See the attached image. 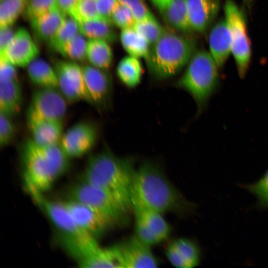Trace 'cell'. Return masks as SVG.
<instances>
[{"label": "cell", "mask_w": 268, "mask_h": 268, "mask_svg": "<svg viewBox=\"0 0 268 268\" xmlns=\"http://www.w3.org/2000/svg\"><path fill=\"white\" fill-rule=\"evenodd\" d=\"M56 8V0H28L24 11L31 21Z\"/></svg>", "instance_id": "obj_35"}, {"label": "cell", "mask_w": 268, "mask_h": 268, "mask_svg": "<svg viewBox=\"0 0 268 268\" xmlns=\"http://www.w3.org/2000/svg\"><path fill=\"white\" fill-rule=\"evenodd\" d=\"M133 13L136 21L156 19L143 0H118Z\"/></svg>", "instance_id": "obj_38"}, {"label": "cell", "mask_w": 268, "mask_h": 268, "mask_svg": "<svg viewBox=\"0 0 268 268\" xmlns=\"http://www.w3.org/2000/svg\"><path fill=\"white\" fill-rule=\"evenodd\" d=\"M225 20L231 39V53L234 57L238 74L244 78L249 69L251 59V41L248 35L245 15L232 0L224 5Z\"/></svg>", "instance_id": "obj_7"}, {"label": "cell", "mask_w": 268, "mask_h": 268, "mask_svg": "<svg viewBox=\"0 0 268 268\" xmlns=\"http://www.w3.org/2000/svg\"><path fill=\"white\" fill-rule=\"evenodd\" d=\"M195 49L191 39L165 30L146 59L150 73L158 80L176 75L187 65Z\"/></svg>", "instance_id": "obj_6"}, {"label": "cell", "mask_w": 268, "mask_h": 268, "mask_svg": "<svg viewBox=\"0 0 268 268\" xmlns=\"http://www.w3.org/2000/svg\"><path fill=\"white\" fill-rule=\"evenodd\" d=\"M134 170L131 160L121 158L107 149L90 155L83 180L112 194L127 209L132 207V184Z\"/></svg>", "instance_id": "obj_2"}, {"label": "cell", "mask_w": 268, "mask_h": 268, "mask_svg": "<svg viewBox=\"0 0 268 268\" xmlns=\"http://www.w3.org/2000/svg\"><path fill=\"white\" fill-rule=\"evenodd\" d=\"M31 138L43 145L59 144L64 133L63 121L54 120H37L27 122Z\"/></svg>", "instance_id": "obj_18"}, {"label": "cell", "mask_w": 268, "mask_h": 268, "mask_svg": "<svg viewBox=\"0 0 268 268\" xmlns=\"http://www.w3.org/2000/svg\"><path fill=\"white\" fill-rule=\"evenodd\" d=\"M67 16L58 8L30 21L32 28L40 40L49 42L64 22Z\"/></svg>", "instance_id": "obj_22"}, {"label": "cell", "mask_w": 268, "mask_h": 268, "mask_svg": "<svg viewBox=\"0 0 268 268\" xmlns=\"http://www.w3.org/2000/svg\"><path fill=\"white\" fill-rule=\"evenodd\" d=\"M58 78V88L70 102L83 101L91 104L86 86L82 66L73 61H58L54 65Z\"/></svg>", "instance_id": "obj_10"}, {"label": "cell", "mask_w": 268, "mask_h": 268, "mask_svg": "<svg viewBox=\"0 0 268 268\" xmlns=\"http://www.w3.org/2000/svg\"><path fill=\"white\" fill-rule=\"evenodd\" d=\"M69 198L99 211L113 224L122 221L128 210L110 193L84 180L71 188Z\"/></svg>", "instance_id": "obj_8"}, {"label": "cell", "mask_w": 268, "mask_h": 268, "mask_svg": "<svg viewBox=\"0 0 268 268\" xmlns=\"http://www.w3.org/2000/svg\"><path fill=\"white\" fill-rule=\"evenodd\" d=\"M16 67L8 60L0 58V80L18 79Z\"/></svg>", "instance_id": "obj_42"}, {"label": "cell", "mask_w": 268, "mask_h": 268, "mask_svg": "<svg viewBox=\"0 0 268 268\" xmlns=\"http://www.w3.org/2000/svg\"><path fill=\"white\" fill-rule=\"evenodd\" d=\"M132 206L135 214L142 219L160 242L168 237L170 227L161 213L136 203L132 204Z\"/></svg>", "instance_id": "obj_25"}, {"label": "cell", "mask_w": 268, "mask_h": 268, "mask_svg": "<svg viewBox=\"0 0 268 268\" xmlns=\"http://www.w3.org/2000/svg\"><path fill=\"white\" fill-rule=\"evenodd\" d=\"M78 24L79 33L88 39H102L110 43L117 39L112 24L102 19L83 21Z\"/></svg>", "instance_id": "obj_27"}, {"label": "cell", "mask_w": 268, "mask_h": 268, "mask_svg": "<svg viewBox=\"0 0 268 268\" xmlns=\"http://www.w3.org/2000/svg\"><path fill=\"white\" fill-rule=\"evenodd\" d=\"M161 13L167 22L175 29L183 32L192 30L185 0H173L170 5Z\"/></svg>", "instance_id": "obj_28"}, {"label": "cell", "mask_w": 268, "mask_h": 268, "mask_svg": "<svg viewBox=\"0 0 268 268\" xmlns=\"http://www.w3.org/2000/svg\"><path fill=\"white\" fill-rule=\"evenodd\" d=\"M97 137V130L94 125L87 122H80L63 133L59 145L69 158H79L93 148Z\"/></svg>", "instance_id": "obj_11"}, {"label": "cell", "mask_w": 268, "mask_h": 268, "mask_svg": "<svg viewBox=\"0 0 268 268\" xmlns=\"http://www.w3.org/2000/svg\"><path fill=\"white\" fill-rule=\"evenodd\" d=\"M119 37L123 48L129 55L147 58L150 44L133 28L121 30Z\"/></svg>", "instance_id": "obj_26"}, {"label": "cell", "mask_w": 268, "mask_h": 268, "mask_svg": "<svg viewBox=\"0 0 268 268\" xmlns=\"http://www.w3.org/2000/svg\"><path fill=\"white\" fill-rule=\"evenodd\" d=\"M72 17L78 23L101 19L97 11L96 0H78Z\"/></svg>", "instance_id": "obj_36"}, {"label": "cell", "mask_w": 268, "mask_h": 268, "mask_svg": "<svg viewBox=\"0 0 268 268\" xmlns=\"http://www.w3.org/2000/svg\"><path fill=\"white\" fill-rule=\"evenodd\" d=\"M15 126L12 117L0 113V146L9 145L15 134Z\"/></svg>", "instance_id": "obj_39"}, {"label": "cell", "mask_w": 268, "mask_h": 268, "mask_svg": "<svg viewBox=\"0 0 268 268\" xmlns=\"http://www.w3.org/2000/svg\"><path fill=\"white\" fill-rule=\"evenodd\" d=\"M39 54V48L30 32L21 27L14 32L5 50L0 54V58L8 60L16 67H26Z\"/></svg>", "instance_id": "obj_13"}, {"label": "cell", "mask_w": 268, "mask_h": 268, "mask_svg": "<svg viewBox=\"0 0 268 268\" xmlns=\"http://www.w3.org/2000/svg\"><path fill=\"white\" fill-rule=\"evenodd\" d=\"M31 197L55 229L59 244L78 263L99 246L96 238L76 224L61 202L50 200L44 194Z\"/></svg>", "instance_id": "obj_4"}, {"label": "cell", "mask_w": 268, "mask_h": 268, "mask_svg": "<svg viewBox=\"0 0 268 268\" xmlns=\"http://www.w3.org/2000/svg\"><path fill=\"white\" fill-rule=\"evenodd\" d=\"M161 12L165 10L171 3L173 0H150Z\"/></svg>", "instance_id": "obj_46"}, {"label": "cell", "mask_w": 268, "mask_h": 268, "mask_svg": "<svg viewBox=\"0 0 268 268\" xmlns=\"http://www.w3.org/2000/svg\"><path fill=\"white\" fill-rule=\"evenodd\" d=\"M87 60L92 66L106 70L111 66L113 54L109 42L102 39H88Z\"/></svg>", "instance_id": "obj_24"}, {"label": "cell", "mask_w": 268, "mask_h": 268, "mask_svg": "<svg viewBox=\"0 0 268 268\" xmlns=\"http://www.w3.org/2000/svg\"><path fill=\"white\" fill-rule=\"evenodd\" d=\"M209 47L210 54L221 69L231 53L230 33L225 19L219 21L211 29Z\"/></svg>", "instance_id": "obj_17"}, {"label": "cell", "mask_w": 268, "mask_h": 268, "mask_svg": "<svg viewBox=\"0 0 268 268\" xmlns=\"http://www.w3.org/2000/svg\"><path fill=\"white\" fill-rule=\"evenodd\" d=\"M78 0H56L58 9L66 16L72 17Z\"/></svg>", "instance_id": "obj_44"}, {"label": "cell", "mask_w": 268, "mask_h": 268, "mask_svg": "<svg viewBox=\"0 0 268 268\" xmlns=\"http://www.w3.org/2000/svg\"><path fill=\"white\" fill-rule=\"evenodd\" d=\"M61 203L76 224L87 234L96 239L113 224L104 215L80 202L69 199Z\"/></svg>", "instance_id": "obj_12"}, {"label": "cell", "mask_w": 268, "mask_h": 268, "mask_svg": "<svg viewBox=\"0 0 268 268\" xmlns=\"http://www.w3.org/2000/svg\"><path fill=\"white\" fill-rule=\"evenodd\" d=\"M68 17L49 42L54 50L63 56L67 45L79 33L78 22L72 17Z\"/></svg>", "instance_id": "obj_29"}, {"label": "cell", "mask_w": 268, "mask_h": 268, "mask_svg": "<svg viewBox=\"0 0 268 268\" xmlns=\"http://www.w3.org/2000/svg\"><path fill=\"white\" fill-rule=\"evenodd\" d=\"M192 30L204 32L219 10L218 0H185Z\"/></svg>", "instance_id": "obj_16"}, {"label": "cell", "mask_w": 268, "mask_h": 268, "mask_svg": "<svg viewBox=\"0 0 268 268\" xmlns=\"http://www.w3.org/2000/svg\"><path fill=\"white\" fill-rule=\"evenodd\" d=\"M117 76L120 81L128 88L138 86L142 76V67L139 58L127 56L118 63L116 69Z\"/></svg>", "instance_id": "obj_23"}, {"label": "cell", "mask_w": 268, "mask_h": 268, "mask_svg": "<svg viewBox=\"0 0 268 268\" xmlns=\"http://www.w3.org/2000/svg\"><path fill=\"white\" fill-rule=\"evenodd\" d=\"M96 7L100 18L111 24L112 14L119 3L118 0H96Z\"/></svg>", "instance_id": "obj_41"}, {"label": "cell", "mask_w": 268, "mask_h": 268, "mask_svg": "<svg viewBox=\"0 0 268 268\" xmlns=\"http://www.w3.org/2000/svg\"><path fill=\"white\" fill-rule=\"evenodd\" d=\"M14 32L10 27L0 28V54L5 50L11 42Z\"/></svg>", "instance_id": "obj_45"}, {"label": "cell", "mask_w": 268, "mask_h": 268, "mask_svg": "<svg viewBox=\"0 0 268 268\" xmlns=\"http://www.w3.org/2000/svg\"><path fill=\"white\" fill-rule=\"evenodd\" d=\"M80 33L77 34L66 47L64 57L73 61H82L87 59V41Z\"/></svg>", "instance_id": "obj_34"}, {"label": "cell", "mask_w": 268, "mask_h": 268, "mask_svg": "<svg viewBox=\"0 0 268 268\" xmlns=\"http://www.w3.org/2000/svg\"><path fill=\"white\" fill-rule=\"evenodd\" d=\"M131 201L132 205L138 204L161 213L178 210L184 202L174 186L157 167L148 162L143 163L134 171Z\"/></svg>", "instance_id": "obj_3"}, {"label": "cell", "mask_w": 268, "mask_h": 268, "mask_svg": "<svg viewBox=\"0 0 268 268\" xmlns=\"http://www.w3.org/2000/svg\"><path fill=\"white\" fill-rule=\"evenodd\" d=\"M82 69L92 105L99 109L107 108L110 105L113 91L111 76L106 70L90 64L82 66Z\"/></svg>", "instance_id": "obj_14"}, {"label": "cell", "mask_w": 268, "mask_h": 268, "mask_svg": "<svg viewBox=\"0 0 268 268\" xmlns=\"http://www.w3.org/2000/svg\"><path fill=\"white\" fill-rule=\"evenodd\" d=\"M124 268H156L158 261L152 253L149 245L136 235L118 244Z\"/></svg>", "instance_id": "obj_15"}, {"label": "cell", "mask_w": 268, "mask_h": 268, "mask_svg": "<svg viewBox=\"0 0 268 268\" xmlns=\"http://www.w3.org/2000/svg\"><path fill=\"white\" fill-rule=\"evenodd\" d=\"M135 216V230L137 237L146 244L150 246L160 242L156 236L138 215Z\"/></svg>", "instance_id": "obj_40"}, {"label": "cell", "mask_w": 268, "mask_h": 268, "mask_svg": "<svg viewBox=\"0 0 268 268\" xmlns=\"http://www.w3.org/2000/svg\"><path fill=\"white\" fill-rule=\"evenodd\" d=\"M219 69L209 52L203 50L196 51L175 83L176 87L193 98L198 114L206 108L210 98L219 89Z\"/></svg>", "instance_id": "obj_5"}, {"label": "cell", "mask_w": 268, "mask_h": 268, "mask_svg": "<svg viewBox=\"0 0 268 268\" xmlns=\"http://www.w3.org/2000/svg\"><path fill=\"white\" fill-rule=\"evenodd\" d=\"M28 0H0V28L11 27L25 10Z\"/></svg>", "instance_id": "obj_30"}, {"label": "cell", "mask_w": 268, "mask_h": 268, "mask_svg": "<svg viewBox=\"0 0 268 268\" xmlns=\"http://www.w3.org/2000/svg\"><path fill=\"white\" fill-rule=\"evenodd\" d=\"M78 264L84 268H124L118 245L107 248L99 246Z\"/></svg>", "instance_id": "obj_20"}, {"label": "cell", "mask_w": 268, "mask_h": 268, "mask_svg": "<svg viewBox=\"0 0 268 268\" xmlns=\"http://www.w3.org/2000/svg\"><path fill=\"white\" fill-rule=\"evenodd\" d=\"M26 68L29 80L38 88H58V78L54 67L45 60L37 58Z\"/></svg>", "instance_id": "obj_21"}, {"label": "cell", "mask_w": 268, "mask_h": 268, "mask_svg": "<svg viewBox=\"0 0 268 268\" xmlns=\"http://www.w3.org/2000/svg\"><path fill=\"white\" fill-rule=\"evenodd\" d=\"M248 6H250L253 2V0H242Z\"/></svg>", "instance_id": "obj_47"}, {"label": "cell", "mask_w": 268, "mask_h": 268, "mask_svg": "<svg viewBox=\"0 0 268 268\" xmlns=\"http://www.w3.org/2000/svg\"><path fill=\"white\" fill-rule=\"evenodd\" d=\"M166 256L171 264L175 267L188 268V265L173 243L167 248Z\"/></svg>", "instance_id": "obj_43"}, {"label": "cell", "mask_w": 268, "mask_h": 268, "mask_svg": "<svg viewBox=\"0 0 268 268\" xmlns=\"http://www.w3.org/2000/svg\"><path fill=\"white\" fill-rule=\"evenodd\" d=\"M21 153L25 186L31 196L44 194L69 167L70 159L59 144L43 145L30 138Z\"/></svg>", "instance_id": "obj_1"}, {"label": "cell", "mask_w": 268, "mask_h": 268, "mask_svg": "<svg viewBox=\"0 0 268 268\" xmlns=\"http://www.w3.org/2000/svg\"><path fill=\"white\" fill-rule=\"evenodd\" d=\"M187 263L188 268L198 265L200 259V252L197 245L192 241L180 238L172 242Z\"/></svg>", "instance_id": "obj_33"}, {"label": "cell", "mask_w": 268, "mask_h": 268, "mask_svg": "<svg viewBox=\"0 0 268 268\" xmlns=\"http://www.w3.org/2000/svg\"><path fill=\"white\" fill-rule=\"evenodd\" d=\"M242 187L256 197L258 208L268 209V168L257 181Z\"/></svg>", "instance_id": "obj_31"}, {"label": "cell", "mask_w": 268, "mask_h": 268, "mask_svg": "<svg viewBox=\"0 0 268 268\" xmlns=\"http://www.w3.org/2000/svg\"><path fill=\"white\" fill-rule=\"evenodd\" d=\"M133 28L150 45L155 43L165 31L156 19L136 21Z\"/></svg>", "instance_id": "obj_32"}, {"label": "cell", "mask_w": 268, "mask_h": 268, "mask_svg": "<svg viewBox=\"0 0 268 268\" xmlns=\"http://www.w3.org/2000/svg\"><path fill=\"white\" fill-rule=\"evenodd\" d=\"M67 100L58 88H38L32 94L26 112L27 122L37 120L63 121Z\"/></svg>", "instance_id": "obj_9"}, {"label": "cell", "mask_w": 268, "mask_h": 268, "mask_svg": "<svg viewBox=\"0 0 268 268\" xmlns=\"http://www.w3.org/2000/svg\"><path fill=\"white\" fill-rule=\"evenodd\" d=\"M111 21L113 24L122 30L133 28L136 20L132 11L119 2L112 14Z\"/></svg>", "instance_id": "obj_37"}, {"label": "cell", "mask_w": 268, "mask_h": 268, "mask_svg": "<svg viewBox=\"0 0 268 268\" xmlns=\"http://www.w3.org/2000/svg\"><path fill=\"white\" fill-rule=\"evenodd\" d=\"M23 95L18 79L0 80V113L11 117L21 109Z\"/></svg>", "instance_id": "obj_19"}]
</instances>
